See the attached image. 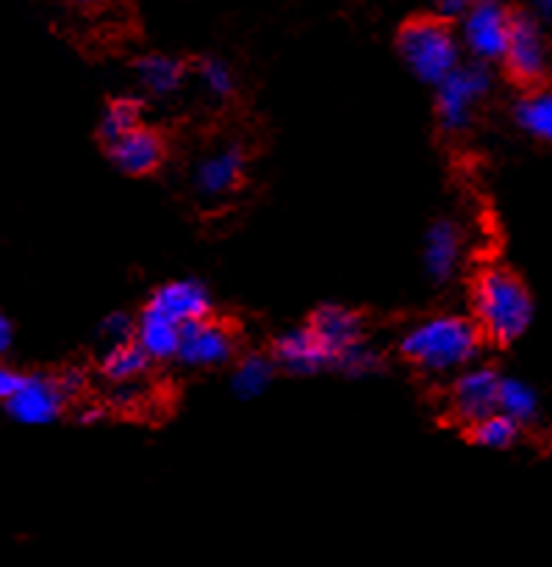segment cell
Instances as JSON below:
<instances>
[{
	"instance_id": "6da1fadb",
	"label": "cell",
	"mask_w": 552,
	"mask_h": 567,
	"mask_svg": "<svg viewBox=\"0 0 552 567\" xmlns=\"http://www.w3.org/2000/svg\"><path fill=\"white\" fill-rule=\"evenodd\" d=\"M478 323L458 315H439L408 329L400 340L403 359L428 373H450L464 370L475 362L480 353Z\"/></svg>"
},
{
	"instance_id": "7a4b0ae2",
	"label": "cell",
	"mask_w": 552,
	"mask_h": 567,
	"mask_svg": "<svg viewBox=\"0 0 552 567\" xmlns=\"http://www.w3.org/2000/svg\"><path fill=\"white\" fill-rule=\"evenodd\" d=\"M472 303L480 334L500 346L519 340L533 320V298L524 290V284L502 267H486L480 272Z\"/></svg>"
},
{
	"instance_id": "3957f363",
	"label": "cell",
	"mask_w": 552,
	"mask_h": 567,
	"mask_svg": "<svg viewBox=\"0 0 552 567\" xmlns=\"http://www.w3.org/2000/svg\"><path fill=\"white\" fill-rule=\"evenodd\" d=\"M397 51L423 84H441L461 64V42L441 18L408 20L397 34Z\"/></svg>"
},
{
	"instance_id": "277c9868",
	"label": "cell",
	"mask_w": 552,
	"mask_h": 567,
	"mask_svg": "<svg viewBox=\"0 0 552 567\" xmlns=\"http://www.w3.org/2000/svg\"><path fill=\"white\" fill-rule=\"evenodd\" d=\"M491 75L486 64H458L441 84H436V112L450 134L467 128L475 117V106L486 97Z\"/></svg>"
},
{
	"instance_id": "5b68a950",
	"label": "cell",
	"mask_w": 552,
	"mask_h": 567,
	"mask_svg": "<svg viewBox=\"0 0 552 567\" xmlns=\"http://www.w3.org/2000/svg\"><path fill=\"white\" fill-rule=\"evenodd\" d=\"M513 12L502 0H472L461 14V42L480 64L497 62L506 53Z\"/></svg>"
},
{
	"instance_id": "8992f818",
	"label": "cell",
	"mask_w": 552,
	"mask_h": 567,
	"mask_svg": "<svg viewBox=\"0 0 552 567\" xmlns=\"http://www.w3.org/2000/svg\"><path fill=\"white\" fill-rule=\"evenodd\" d=\"M508 73L522 84H535L546 73V42L541 23L530 12H513L508 31L506 53H502Z\"/></svg>"
},
{
	"instance_id": "52a82bcc",
	"label": "cell",
	"mask_w": 552,
	"mask_h": 567,
	"mask_svg": "<svg viewBox=\"0 0 552 567\" xmlns=\"http://www.w3.org/2000/svg\"><path fill=\"white\" fill-rule=\"evenodd\" d=\"M70 386L64 381L48 379V375H25L20 390L7 401L9 414L18 423L45 425L62 414Z\"/></svg>"
},
{
	"instance_id": "ba28073f",
	"label": "cell",
	"mask_w": 552,
	"mask_h": 567,
	"mask_svg": "<svg viewBox=\"0 0 552 567\" xmlns=\"http://www.w3.org/2000/svg\"><path fill=\"white\" fill-rule=\"evenodd\" d=\"M233 331L217 320L204 318L198 323L184 326L175 359L189 368H220L233 357Z\"/></svg>"
},
{
	"instance_id": "9c48e42d",
	"label": "cell",
	"mask_w": 552,
	"mask_h": 567,
	"mask_svg": "<svg viewBox=\"0 0 552 567\" xmlns=\"http://www.w3.org/2000/svg\"><path fill=\"white\" fill-rule=\"evenodd\" d=\"M145 309L147 312L158 315V318L169 320V323L178 326V329H184V326L209 318L211 298L200 281L180 278V281H169L164 284V287H158Z\"/></svg>"
},
{
	"instance_id": "30bf717a",
	"label": "cell",
	"mask_w": 552,
	"mask_h": 567,
	"mask_svg": "<svg viewBox=\"0 0 552 567\" xmlns=\"http://www.w3.org/2000/svg\"><path fill=\"white\" fill-rule=\"evenodd\" d=\"M500 381L502 379L491 368H475L458 375L450 392L452 414L467 425L494 414L497 398H500Z\"/></svg>"
},
{
	"instance_id": "8fae6325",
	"label": "cell",
	"mask_w": 552,
	"mask_h": 567,
	"mask_svg": "<svg viewBox=\"0 0 552 567\" xmlns=\"http://www.w3.org/2000/svg\"><path fill=\"white\" fill-rule=\"evenodd\" d=\"M244 176V154L239 145H226L215 154L204 156L195 167V193L206 200H217L231 195Z\"/></svg>"
},
{
	"instance_id": "7c38bea8",
	"label": "cell",
	"mask_w": 552,
	"mask_h": 567,
	"mask_svg": "<svg viewBox=\"0 0 552 567\" xmlns=\"http://www.w3.org/2000/svg\"><path fill=\"white\" fill-rule=\"evenodd\" d=\"M108 148V159L125 176H150L164 162V140L147 125H136L134 131L114 140Z\"/></svg>"
},
{
	"instance_id": "4fadbf2b",
	"label": "cell",
	"mask_w": 552,
	"mask_h": 567,
	"mask_svg": "<svg viewBox=\"0 0 552 567\" xmlns=\"http://www.w3.org/2000/svg\"><path fill=\"white\" fill-rule=\"evenodd\" d=\"M309 329L314 331L322 340V346L331 351L333 368H339L344 357L350 351H355L358 346H364V323L355 312L344 307H322L320 312L311 318Z\"/></svg>"
},
{
	"instance_id": "5bb4252c",
	"label": "cell",
	"mask_w": 552,
	"mask_h": 567,
	"mask_svg": "<svg viewBox=\"0 0 552 567\" xmlns=\"http://www.w3.org/2000/svg\"><path fill=\"white\" fill-rule=\"evenodd\" d=\"M275 362L281 364L289 373L311 375L320 373L322 368H333V357L325 346H322L320 337L305 326V329H294L289 334H283L275 342Z\"/></svg>"
},
{
	"instance_id": "9a60e30c",
	"label": "cell",
	"mask_w": 552,
	"mask_h": 567,
	"mask_svg": "<svg viewBox=\"0 0 552 567\" xmlns=\"http://www.w3.org/2000/svg\"><path fill=\"white\" fill-rule=\"evenodd\" d=\"M461 228L450 220L434 223V226L428 228V234H425V272H428L436 284L450 281V278L456 276L458 265H461Z\"/></svg>"
},
{
	"instance_id": "2e32d148",
	"label": "cell",
	"mask_w": 552,
	"mask_h": 567,
	"mask_svg": "<svg viewBox=\"0 0 552 567\" xmlns=\"http://www.w3.org/2000/svg\"><path fill=\"white\" fill-rule=\"evenodd\" d=\"M180 331L178 326H173L169 320L158 318V315L153 312H142V318L136 320V329H134V340L136 346L142 348V351L147 353V359H158V362H164V359H175V353H178V342H180Z\"/></svg>"
},
{
	"instance_id": "e0dca14e",
	"label": "cell",
	"mask_w": 552,
	"mask_h": 567,
	"mask_svg": "<svg viewBox=\"0 0 552 567\" xmlns=\"http://www.w3.org/2000/svg\"><path fill=\"white\" fill-rule=\"evenodd\" d=\"M136 79L145 86V92L156 97H167L178 92L180 81H184V64L164 53H147L136 62Z\"/></svg>"
},
{
	"instance_id": "ac0fdd59",
	"label": "cell",
	"mask_w": 552,
	"mask_h": 567,
	"mask_svg": "<svg viewBox=\"0 0 552 567\" xmlns=\"http://www.w3.org/2000/svg\"><path fill=\"white\" fill-rule=\"evenodd\" d=\"M147 364H150V359L136 346V340L117 342V346H108V353L103 357V375L114 384H131L139 375H145Z\"/></svg>"
},
{
	"instance_id": "d6986e66",
	"label": "cell",
	"mask_w": 552,
	"mask_h": 567,
	"mask_svg": "<svg viewBox=\"0 0 552 567\" xmlns=\"http://www.w3.org/2000/svg\"><path fill=\"white\" fill-rule=\"evenodd\" d=\"M517 120L530 136L552 142V92L539 90L517 103Z\"/></svg>"
},
{
	"instance_id": "ffe728a7",
	"label": "cell",
	"mask_w": 552,
	"mask_h": 567,
	"mask_svg": "<svg viewBox=\"0 0 552 567\" xmlns=\"http://www.w3.org/2000/svg\"><path fill=\"white\" fill-rule=\"evenodd\" d=\"M272 375H275V362L253 353V357H244L242 362L237 364L231 386L239 398H256L272 384Z\"/></svg>"
},
{
	"instance_id": "44dd1931",
	"label": "cell",
	"mask_w": 552,
	"mask_h": 567,
	"mask_svg": "<svg viewBox=\"0 0 552 567\" xmlns=\"http://www.w3.org/2000/svg\"><path fill=\"white\" fill-rule=\"evenodd\" d=\"M519 434V423H513L511 417H506L502 412L489 414V417L478 420V423L469 425V440L480 449H491V451H502L511 449L517 443Z\"/></svg>"
},
{
	"instance_id": "7402d4cb",
	"label": "cell",
	"mask_w": 552,
	"mask_h": 567,
	"mask_svg": "<svg viewBox=\"0 0 552 567\" xmlns=\"http://www.w3.org/2000/svg\"><path fill=\"white\" fill-rule=\"evenodd\" d=\"M535 392L530 390L524 381L517 379H502L500 381V398H497V412H502L506 417H511L513 423H528L535 417Z\"/></svg>"
},
{
	"instance_id": "603a6c76",
	"label": "cell",
	"mask_w": 552,
	"mask_h": 567,
	"mask_svg": "<svg viewBox=\"0 0 552 567\" xmlns=\"http://www.w3.org/2000/svg\"><path fill=\"white\" fill-rule=\"evenodd\" d=\"M136 125H142V106L134 97H119L106 106L101 117V136L106 145H112L114 140H119L123 134L134 131Z\"/></svg>"
},
{
	"instance_id": "cb8c5ba5",
	"label": "cell",
	"mask_w": 552,
	"mask_h": 567,
	"mask_svg": "<svg viewBox=\"0 0 552 567\" xmlns=\"http://www.w3.org/2000/svg\"><path fill=\"white\" fill-rule=\"evenodd\" d=\"M198 79L204 84V90L209 92L217 101H226L237 90V79H233V70L228 68L222 59H204L198 64Z\"/></svg>"
},
{
	"instance_id": "d4e9b609",
	"label": "cell",
	"mask_w": 552,
	"mask_h": 567,
	"mask_svg": "<svg viewBox=\"0 0 552 567\" xmlns=\"http://www.w3.org/2000/svg\"><path fill=\"white\" fill-rule=\"evenodd\" d=\"M134 329L136 323L131 318H125V315H108V318L101 323V334L106 337L108 346L134 340Z\"/></svg>"
},
{
	"instance_id": "484cf974",
	"label": "cell",
	"mask_w": 552,
	"mask_h": 567,
	"mask_svg": "<svg viewBox=\"0 0 552 567\" xmlns=\"http://www.w3.org/2000/svg\"><path fill=\"white\" fill-rule=\"evenodd\" d=\"M23 379H25L23 373H18V370L3 368V364H0V401L7 403L9 398H12L14 392L20 390V384H23Z\"/></svg>"
},
{
	"instance_id": "4316f807",
	"label": "cell",
	"mask_w": 552,
	"mask_h": 567,
	"mask_svg": "<svg viewBox=\"0 0 552 567\" xmlns=\"http://www.w3.org/2000/svg\"><path fill=\"white\" fill-rule=\"evenodd\" d=\"M472 7V0H436V12H439V18H461L467 9Z\"/></svg>"
},
{
	"instance_id": "83f0119b",
	"label": "cell",
	"mask_w": 552,
	"mask_h": 567,
	"mask_svg": "<svg viewBox=\"0 0 552 567\" xmlns=\"http://www.w3.org/2000/svg\"><path fill=\"white\" fill-rule=\"evenodd\" d=\"M9 346H12V326H9V320L0 315V353L7 351Z\"/></svg>"
},
{
	"instance_id": "f1b7e54d",
	"label": "cell",
	"mask_w": 552,
	"mask_h": 567,
	"mask_svg": "<svg viewBox=\"0 0 552 567\" xmlns=\"http://www.w3.org/2000/svg\"><path fill=\"white\" fill-rule=\"evenodd\" d=\"M539 7H541V12L546 14V18H552V0H539Z\"/></svg>"
},
{
	"instance_id": "f546056e",
	"label": "cell",
	"mask_w": 552,
	"mask_h": 567,
	"mask_svg": "<svg viewBox=\"0 0 552 567\" xmlns=\"http://www.w3.org/2000/svg\"><path fill=\"white\" fill-rule=\"evenodd\" d=\"M73 3H79V7H97L103 0H73Z\"/></svg>"
}]
</instances>
